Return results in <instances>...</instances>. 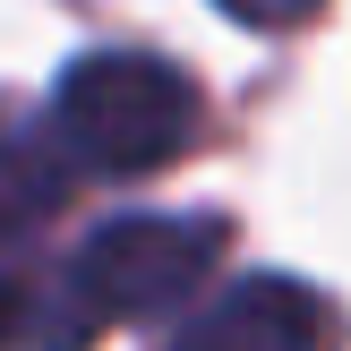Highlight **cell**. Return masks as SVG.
I'll use <instances>...</instances> for the list:
<instances>
[{
  "instance_id": "6da1fadb",
  "label": "cell",
  "mask_w": 351,
  "mask_h": 351,
  "mask_svg": "<svg viewBox=\"0 0 351 351\" xmlns=\"http://www.w3.org/2000/svg\"><path fill=\"white\" fill-rule=\"evenodd\" d=\"M197 86L154 51H86L51 86V129H60L69 163L103 171V180H137L163 171L171 154L197 146Z\"/></svg>"
},
{
  "instance_id": "7a4b0ae2",
  "label": "cell",
  "mask_w": 351,
  "mask_h": 351,
  "mask_svg": "<svg viewBox=\"0 0 351 351\" xmlns=\"http://www.w3.org/2000/svg\"><path fill=\"white\" fill-rule=\"evenodd\" d=\"M223 223L215 215H120L69 257V300L86 308V326H137L180 308L189 291L215 274Z\"/></svg>"
},
{
  "instance_id": "3957f363",
  "label": "cell",
  "mask_w": 351,
  "mask_h": 351,
  "mask_svg": "<svg viewBox=\"0 0 351 351\" xmlns=\"http://www.w3.org/2000/svg\"><path fill=\"white\" fill-rule=\"evenodd\" d=\"M171 351H343V308L291 274H249L215 291L171 335Z\"/></svg>"
},
{
  "instance_id": "277c9868",
  "label": "cell",
  "mask_w": 351,
  "mask_h": 351,
  "mask_svg": "<svg viewBox=\"0 0 351 351\" xmlns=\"http://www.w3.org/2000/svg\"><path fill=\"white\" fill-rule=\"evenodd\" d=\"M69 171L77 163H69L60 129L34 120V112H17V103H0V240L34 232L43 215H60Z\"/></svg>"
},
{
  "instance_id": "5b68a950",
  "label": "cell",
  "mask_w": 351,
  "mask_h": 351,
  "mask_svg": "<svg viewBox=\"0 0 351 351\" xmlns=\"http://www.w3.org/2000/svg\"><path fill=\"white\" fill-rule=\"evenodd\" d=\"M51 308H60V291H51ZM43 300H34L26 283H17L9 266H0V351H43L34 335H43V317H51Z\"/></svg>"
},
{
  "instance_id": "8992f818",
  "label": "cell",
  "mask_w": 351,
  "mask_h": 351,
  "mask_svg": "<svg viewBox=\"0 0 351 351\" xmlns=\"http://www.w3.org/2000/svg\"><path fill=\"white\" fill-rule=\"evenodd\" d=\"M215 9H223V17H240V26H266V34H274V26H300V17H317L326 0H215Z\"/></svg>"
}]
</instances>
